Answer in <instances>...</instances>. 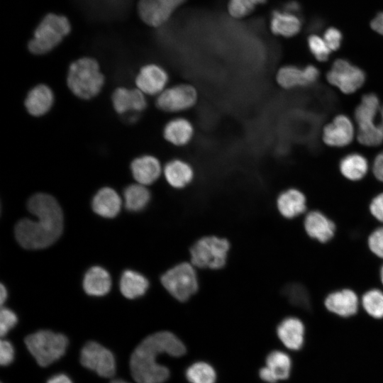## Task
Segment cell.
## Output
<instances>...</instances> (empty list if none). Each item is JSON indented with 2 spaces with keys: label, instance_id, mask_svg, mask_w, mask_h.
I'll return each instance as SVG.
<instances>
[{
  "label": "cell",
  "instance_id": "44",
  "mask_svg": "<svg viewBox=\"0 0 383 383\" xmlns=\"http://www.w3.org/2000/svg\"><path fill=\"white\" fill-rule=\"evenodd\" d=\"M284 11L298 16L301 13V6L295 1H290L284 4Z\"/></svg>",
  "mask_w": 383,
  "mask_h": 383
},
{
  "label": "cell",
  "instance_id": "41",
  "mask_svg": "<svg viewBox=\"0 0 383 383\" xmlns=\"http://www.w3.org/2000/svg\"><path fill=\"white\" fill-rule=\"evenodd\" d=\"M14 348L12 344L6 340H1L0 343V363L2 366L10 365L14 359Z\"/></svg>",
  "mask_w": 383,
  "mask_h": 383
},
{
  "label": "cell",
  "instance_id": "49",
  "mask_svg": "<svg viewBox=\"0 0 383 383\" xmlns=\"http://www.w3.org/2000/svg\"><path fill=\"white\" fill-rule=\"evenodd\" d=\"M379 279L380 282L383 286V264L382 265L380 270H379Z\"/></svg>",
  "mask_w": 383,
  "mask_h": 383
},
{
  "label": "cell",
  "instance_id": "33",
  "mask_svg": "<svg viewBox=\"0 0 383 383\" xmlns=\"http://www.w3.org/2000/svg\"><path fill=\"white\" fill-rule=\"evenodd\" d=\"M186 377L190 383H214L216 374L209 364L197 362L188 367Z\"/></svg>",
  "mask_w": 383,
  "mask_h": 383
},
{
  "label": "cell",
  "instance_id": "8",
  "mask_svg": "<svg viewBox=\"0 0 383 383\" xmlns=\"http://www.w3.org/2000/svg\"><path fill=\"white\" fill-rule=\"evenodd\" d=\"M166 290L176 299L184 301L198 289V278L192 264L182 262L168 270L161 277Z\"/></svg>",
  "mask_w": 383,
  "mask_h": 383
},
{
  "label": "cell",
  "instance_id": "11",
  "mask_svg": "<svg viewBox=\"0 0 383 383\" xmlns=\"http://www.w3.org/2000/svg\"><path fill=\"white\" fill-rule=\"evenodd\" d=\"M82 365L96 373L99 376L109 378L115 374L116 360L113 354L99 343H87L80 352Z\"/></svg>",
  "mask_w": 383,
  "mask_h": 383
},
{
  "label": "cell",
  "instance_id": "36",
  "mask_svg": "<svg viewBox=\"0 0 383 383\" xmlns=\"http://www.w3.org/2000/svg\"><path fill=\"white\" fill-rule=\"evenodd\" d=\"M308 46L315 58L321 62L326 61L331 52L324 39L315 34L309 37Z\"/></svg>",
  "mask_w": 383,
  "mask_h": 383
},
{
  "label": "cell",
  "instance_id": "27",
  "mask_svg": "<svg viewBox=\"0 0 383 383\" xmlns=\"http://www.w3.org/2000/svg\"><path fill=\"white\" fill-rule=\"evenodd\" d=\"M341 174L347 179L357 182L363 179L369 170L366 157L360 153H350L344 156L339 164Z\"/></svg>",
  "mask_w": 383,
  "mask_h": 383
},
{
  "label": "cell",
  "instance_id": "29",
  "mask_svg": "<svg viewBox=\"0 0 383 383\" xmlns=\"http://www.w3.org/2000/svg\"><path fill=\"white\" fill-rule=\"evenodd\" d=\"M149 286L148 280L141 274L133 270H126L120 280V290L128 299L143 296Z\"/></svg>",
  "mask_w": 383,
  "mask_h": 383
},
{
  "label": "cell",
  "instance_id": "46",
  "mask_svg": "<svg viewBox=\"0 0 383 383\" xmlns=\"http://www.w3.org/2000/svg\"><path fill=\"white\" fill-rule=\"evenodd\" d=\"M323 25V21L321 18H313L310 24V27L312 30L319 29Z\"/></svg>",
  "mask_w": 383,
  "mask_h": 383
},
{
  "label": "cell",
  "instance_id": "26",
  "mask_svg": "<svg viewBox=\"0 0 383 383\" xmlns=\"http://www.w3.org/2000/svg\"><path fill=\"white\" fill-rule=\"evenodd\" d=\"M111 286V279L109 272L104 268L94 266L85 274L83 279V288L91 296H104Z\"/></svg>",
  "mask_w": 383,
  "mask_h": 383
},
{
  "label": "cell",
  "instance_id": "25",
  "mask_svg": "<svg viewBox=\"0 0 383 383\" xmlns=\"http://www.w3.org/2000/svg\"><path fill=\"white\" fill-rule=\"evenodd\" d=\"M121 199L117 192L110 187L99 189L92 200V209L98 215L113 218L120 211Z\"/></svg>",
  "mask_w": 383,
  "mask_h": 383
},
{
  "label": "cell",
  "instance_id": "1",
  "mask_svg": "<svg viewBox=\"0 0 383 383\" xmlns=\"http://www.w3.org/2000/svg\"><path fill=\"white\" fill-rule=\"evenodd\" d=\"M28 210L35 220L23 218L15 227V236L24 248L38 250L53 244L63 228L62 209L56 199L47 194L38 193L28 201Z\"/></svg>",
  "mask_w": 383,
  "mask_h": 383
},
{
  "label": "cell",
  "instance_id": "12",
  "mask_svg": "<svg viewBox=\"0 0 383 383\" xmlns=\"http://www.w3.org/2000/svg\"><path fill=\"white\" fill-rule=\"evenodd\" d=\"M169 81L170 76L167 70L155 63L142 66L135 79L137 89L145 95L156 96L168 87Z\"/></svg>",
  "mask_w": 383,
  "mask_h": 383
},
{
  "label": "cell",
  "instance_id": "22",
  "mask_svg": "<svg viewBox=\"0 0 383 383\" xmlns=\"http://www.w3.org/2000/svg\"><path fill=\"white\" fill-rule=\"evenodd\" d=\"M54 94L48 85L39 84L27 94L24 104L27 111L33 116H42L52 108Z\"/></svg>",
  "mask_w": 383,
  "mask_h": 383
},
{
  "label": "cell",
  "instance_id": "47",
  "mask_svg": "<svg viewBox=\"0 0 383 383\" xmlns=\"http://www.w3.org/2000/svg\"><path fill=\"white\" fill-rule=\"evenodd\" d=\"M7 298V291L5 287L1 284L0 287V302L2 306Z\"/></svg>",
  "mask_w": 383,
  "mask_h": 383
},
{
  "label": "cell",
  "instance_id": "31",
  "mask_svg": "<svg viewBox=\"0 0 383 383\" xmlns=\"http://www.w3.org/2000/svg\"><path fill=\"white\" fill-rule=\"evenodd\" d=\"M125 206L131 211L143 209L150 199V192L146 186L133 184L128 186L123 192Z\"/></svg>",
  "mask_w": 383,
  "mask_h": 383
},
{
  "label": "cell",
  "instance_id": "3",
  "mask_svg": "<svg viewBox=\"0 0 383 383\" xmlns=\"http://www.w3.org/2000/svg\"><path fill=\"white\" fill-rule=\"evenodd\" d=\"M105 79L98 62L84 57L70 64L67 83L70 90L78 98L91 99L101 90Z\"/></svg>",
  "mask_w": 383,
  "mask_h": 383
},
{
  "label": "cell",
  "instance_id": "6",
  "mask_svg": "<svg viewBox=\"0 0 383 383\" xmlns=\"http://www.w3.org/2000/svg\"><path fill=\"white\" fill-rule=\"evenodd\" d=\"M70 30V23L66 17L50 13L35 30L33 37L28 43V49L35 55L45 54L60 44Z\"/></svg>",
  "mask_w": 383,
  "mask_h": 383
},
{
  "label": "cell",
  "instance_id": "9",
  "mask_svg": "<svg viewBox=\"0 0 383 383\" xmlns=\"http://www.w3.org/2000/svg\"><path fill=\"white\" fill-rule=\"evenodd\" d=\"M199 94L195 87L187 83L168 86L155 100V105L162 111L179 113L192 109L197 103Z\"/></svg>",
  "mask_w": 383,
  "mask_h": 383
},
{
  "label": "cell",
  "instance_id": "17",
  "mask_svg": "<svg viewBox=\"0 0 383 383\" xmlns=\"http://www.w3.org/2000/svg\"><path fill=\"white\" fill-rule=\"evenodd\" d=\"M306 234L321 243L330 241L335 235V224L325 213L318 210L309 211L304 220Z\"/></svg>",
  "mask_w": 383,
  "mask_h": 383
},
{
  "label": "cell",
  "instance_id": "19",
  "mask_svg": "<svg viewBox=\"0 0 383 383\" xmlns=\"http://www.w3.org/2000/svg\"><path fill=\"white\" fill-rule=\"evenodd\" d=\"M132 175L137 183L148 186L156 182L163 172L160 160L153 155H142L131 164Z\"/></svg>",
  "mask_w": 383,
  "mask_h": 383
},
{
  "label": "cell",
  "instance_id": "14",
  "mask_svg": "<svg viewBox=\"0 0 383 383\" xmlns=\"http://www.w3.org/2000/svg\"><path fill=\"white\" fill-rule=\"evenodd\" d=\"M355 129L352 120L345 115L336 116L323 130L322 138L328 146L342 148L354 139Z\"/></svg>",
  "mask_w": 383,
  "mask_h": 383
},
{
  "label": "cell",
  "instance_id": "20",
  "mask_svg": "<svg viewBox=\"0 0 383 383\" xmlns=\"http://www.w3.org/2000/svg\"><path fill=\"white\" fill-rule=\"evenodd\" d=\"M291 367V359L287 354L274 350L267 356L266 366L260 370V377L266 382L276 383L289 377Z\"/></svg>",
  "mask_w": 383,
  "mask_h": 383
},
{
  "label": "cell",
  "instance_id": "13",
  "mask_svg": "<svg viewBox=\"0 0 383 383\" xmlns=\"http://www.w3.org/2000/svg\"><path fill=\"white\" fill-rule=\"evenodd\" d=\"M184 0H140L138 6L141 19L151 26L165 23Z\"/></svg>",
  "mask_w": 383,
  "mask_h": 383
},
{
  "label": "cell",
  "instance_id": "24",
  "mask_svg": "<svg viewBox=\"0 0 383 383\" xmlns=\"http://www.w3.org/2000/svg\"><path fill=\"white\" fill-rule=\"evenodd\" d=\"M306 198L298 189L289 188L283 191L277 200L279 212L286 218H294L306 210Z\"/></svg>",
  "mask_w": 383,
  "mask_h": 383
},
{
  "label": "cell",
  "instance_id": "2",
  "mask_svg": "<svg viewBox=\"0 0 383 383\" xmlns=\"http://www.w3.org/2000/svg\"><path fill=\"white\" fill-rule=\"evenodd\" d=\"M186 353L184 343L172 333L160 331L144 338L132 353L131 373L137 383H164L170 376L168 368L157 362L162 354L180 357Z\"/></svg>",
  "mask_w": 383,
  "mask_h": 383
},
{
  "label": "cell",
  "instance_id": "34",
  "mask_svg": "<svg viewBox=\"0 0 383 383\" xmlns=\"http://www.w3.org/2000/svg\"><path fill=\"white\" fill-rule=\"evenodd\" d=\"M284 294L294 306L304 309L310 308L309 295L304 286L299 284H290L285 289Z\"/></svg>",
  "mask_w": 383,
  "mask_h": 383
},
{
  "label": "cell",
  "instance_id": "16",
  "mask_svg": "<svg viewBox=\"0 0 383 383\" xmlns=\"http://www.w3.org/2000/svg\"><path fill=\"white\" fill-rule=\"evenodd\" d=\"M111 101L114 110L118 114H137L148 106L146 95L137 88L118 87L113 91Z\"/></svg>",
  "mask_w": 383,
  "mask_h": 383
},
{
  "label": "cell",
  "instance_id": "23",
  "mask_svg": "<svg viewBox=\"0 0 383 383\" xmlns=\"http://www.w3.org/2000/svg\"><path fill=\"white\" fill-rule=\"evenodd\" d=\"M305 328L302 321L296 317H287L278 325L277 336L287 348L299 350L304 340Z\"/></svg>",
  "mask_w": 383,
  "mask_h": 383
},
{
  "label": "cell",
  "instance_id": "21",
  "mask_svg": "<svg viewBox=\"0 0 383 383\" xmlns=\"http://www.w3.org/2000/svg\"><path fill=\"white\" fill-rule=\"evenodd\" d=\"M162 173L168 184L174 189L186 187L194 177V170L192 165L178 157L167 162L163 167Z\"/></svg>",
  "mask_w": 383,
  "mask_h": 383
},
{
  "label": "cell",
  "instance_id": "37",
  "mask_svg": "<svg viewBox=\"0 0 383 383\" xmlns=\"http://www.w3.org/2000/svg\"><path fill=\"white\" fill-rule=\"evenodd\" d=\"M367 246L373 255L383 259V226L371 232L367 238Z\"/></svg>",
  "mask_w": 383,
  "mask_h": 383
},
{
  "label": "cell",
  "instance_id": "32",
  "mask_svg": "<svg viewBox=\"0 0 383 383\" xmlns=\"http://www.w3.org/2000/svg\"><path fill=\"white\" fill-rule=\"evenodd\" d=\"M360 304L365 312L374 318H383V291L373 288L362 296Z\"/></svg>",
  "mask_w": 383,
  "mask_h": 383
},
{
  "label": "cell",
  "instance_id": "50",
  "mask_svg": "<svg viewBox=\"0 0 383 383\" xmlns=\"http://www.w3.org/2000/svg\"><path fill=\"white\" fill-rule=\"evenodd\" d=\"M111 383H129L125 380L117 379H113Z\"/></svg>",
  "mask_w": 383,
  "mask_h": 383
},
{
  "label": "cell",
  "instance_id": "30",
  "mask_svg": "<svg viewBox=\"0 0 383 383\" xmlns=\"http://www.w3.org/2000/svg\"><path fill=\"white\" fill-rule=\"evenodd\" d=\"M276 82L285 89L309 86L304 68L296 65H284L276 74Z\"/></svg>",
  "mask_w": 383,
  "mask_h": 383
},
{
  "label": "cell",
  "instance_id": "35",
  "mask_svg": "<svg viewBox=\"0 0 383 383\" xmlns=\"http://www.w3.org/2000/svg\"><path fill=\"white\" fill-rule=\"evenodd\" d=\"M265 1V0H229L228 8L231 16L240 18L249 14L257 5Z\"/></svg>",
  "mask_w": 383,
  "mask_h": 383
},
{
  "label": "cell",
  "instance_id": "15",
  "mask_svg": "<svg viewBox=\"0 0 383 383\" xmlns=\"http://www.w3.org/2000/svg\"><path fill=\"white\" fill-rule=\"evenodd\" d=\"M360 300L352 289L344 288L329 293L324 299L326 309L332 313L343 318L357 313Z\"/></svg>",
  "mask_w": 383,
  "mask_h": 383
},
{
  "label": "cell",
  "instance_id": "48",
  "mask_svg": "<svg viewBox=\"0 0 383 383\" xmlns=\"http://www.w3.org/2000/svg\"><path fill=\"white\" fill-rule=\"evenodd\" d=\"M378 116H379V121L377 124L383 135V105L381 106Z\"/></svg>",
  "mask_w": 383,
  "mask_h": 383
},
{
  "label": "cell",
  "instance_id": "43",
  "mask_svg": "<svg viewBox=\"0 0 383 383\" xmlns=\"http://www.w3.org/2000/svg\"><path fill=\"white\" fill-rule=\"evenodd\" d=\"M371 27L374 31L383 35V12L376 15L371 22Z\"/></svg>",
  "mask_w": 383,
  "mask_h": 383
},
{
  "label": "cell",
  "instance_id": "28",
  "mask_svg": "<svg viewBox=\"0 0 383 383\" xmlns=\"http://www.w3.org/2000/svg\"><path fill=\"white\" fill-rule=\"evenodd\" d=\"M301 26V19L297 15L284 11H275L272 15L270 28L276 35L292 37L299 32Z\"/></svg>",
  "mask_w": 383,
  "mask_h": 383
},
{
  "label": "cell",
  "instance_id": "39",
  "mask_svg": "<svg viewBox=\"0 0 383 383\" xmlns=\"http://www.w3.org/2000/svg\"><path fill=\"white\" fill-rule=\"evenodd\" d=\"M323 38L330 50L335 51L340 47L343 35L338 29L331 27L324 32Z\"/></svg>",
  "mask_w": 383,
  "mask_h": 383
},
{
  "label": "cell",
  "instance_id": "40",
  "mask_svg": "<svg viewBox=\"0 0 383 383\" xmlns=\"http://www.w3.org/2000/svg\"><path fill=\"white\" fill-rule=\"evenodd\" d=\"M369 211L374 218L383 223V192L377 194L372 199Z\"/></svg>",
  "mask_w": 383,
  "mask_h": 383
},
{
  "label": "cell",
  "instance_id": "18",
  "mask_svg": "<svg viewBox=\"0 0 383 383\" xmlns=\"http://www.w3.org/2000/svg\"><path fill=\"white\" fill-rule=\"evenodd\" d=\"M195 129L192 122L187 118L176 116L170 119L164 126V139L174 147H184L194 138Z\"/></svg>",
  "mask_w": 383,
  "mask_h": 383
},
{
  "label": "cell",
  "instance_id": "42",
  "mask_svg": "<svg viewBox=\"0 0 383 383\" xmlns=\"http://www.w3.org/2000/svg\"><path fill=\"white\" fill-rule=\"evenodd\" d=\"M372 170L375 178L383 183V151L380 152L375 157L372 163Z\"/></svg>",
  "mask_w": 383,
  "mask_h": 383
},
{
  "label": "cell",
  "instance_id": "45",
  "mask_svg": "<svg viewBox=\"0 0 383 383\" xmlns=\"http://www.w3.org/2000/svg\"><path fill=\"white\" fill-rule=\"evenodd\" d=\"M46 383H73L71 379L65 374H57L52 376Z\"/></svg>",
  "mask_w": 383,
  "mask_h": 383
},
{
  "label": "cell",
  "instance_id": "38",
  "mask_svg": "<svg viewBox=\"0 0 383 383\" xmlns=\"http://www.w3.org/2000/svg\"><path fill=\"white\" fill-rule=\"evenodd\" d=\"M16 313L7 308H1L0 312V335L5 336L17 323Z\"/></svg>",
  "mask_w": 383,
  "mask_h": 383
},
{
  "label": "cell",
  "instance_id": "4",
  "mask_svg": "<svg viewBox=\"0 0 383 383\" xmlns=\"http://www.w3.org/2000/svg\"><path fill=\"white\" fill-rule=\"evenodd\" d=\"M25 344L37 363L41 367H47L63 356L68 340L62 333L41 330L28 335Z\"/></svg>",
  "mask_w": 383,
  "mask_h": 383
},
{
  "label": "cell",
  "instance_id": "5",
  "mask_svg": "<svg viewBox=\"0 0 383 383\" xmlns=\"http://www.w3.org/2000/svg\"><path fill=\"white\" fill-rule=\"evenodd\" d=\"M380 108L379 98L374 94H367L355 109L357 138L363 145L374 147L383 142V135L376 122Z\"/></svg>",
  "mask_w": 383,
  "mask_h": 383
},
{
  "label": "cell",
  "instance_id": "7",
  "mask_svg": "<svg viewBox=\"0 0 383 383\" xmlns=\"http://www.w3.org/2000/svg\"><path fill=\"white\" fill-rule=\"evenodd\" d=\"M230 248L226 239L206 236L197 240L190 250L192 264L199 268L219 269L226 262Z\"/></svg>",
  "mask_w": 383,
  "mask_h": 383
},
{
  "label": "cell",
  "instance_id": "10",
  "mask_svg": "<svg viewBox=\"0 0 383 383\" xmlns=\"http://www.w3.org/2000/svg\"><path fill=\"white\" fill-rule=\"evenodd\" d=\"M328 82L344 94H353L365 81L364 72L344 59L335 60L326 74Z\"/></svg>",
  "mask_w": 383,
  "mask_h": 383
}]
</instances>
